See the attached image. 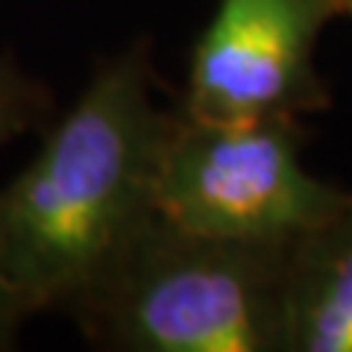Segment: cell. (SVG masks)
<instances>
[{
  "label": "cell",
  "instance_id": "6da1fadb",
  "mask_svg": "<svg viewBox=\"0 0 352 352\" xmlns=\"http://www.w3.org/2000/svg\"><path fill=\"white\" fill-rule=\"evenodd\" d=\"M147 36L97 62L32 162L0 188V276L30 317L68 305L156 214L176 109L156 100Z\"/></svg>",
  "mask_w": 352,
  "mask_h": 352
},
{
  "label": "cell",
  "instance_id": "7a4b0ae2",
  "mask_svg": "<svg viewBox=\"0 0 352 352\" xmlns=\"http://www.w3.org/2000/svg\"><path fill=\"white\" fill-rule=\"evenodd\" d=\"M288 250L153 214L65 314L109 352H285Z\"/></svg>",
  "mask_w": 352,
  "mask_h": 352
},
{
  "label": "cell",
  "instance_id": "3957f363",
  "mask_svg": "<svg viewBox=\"0 0 352 352\" xmlns=\"http://www.w3.org/2000/svg\"><path fill=\"white\" fill-rule=\"evenodd\" d=\"M300 129V118L217 124L176 109L156 170V214L208 238L294 244L352 197L305 170Z\"/></svg>",
  "mask_w": 352,
  "mask_h": 352
},
{
  "label": "cell",
  "instance_id": "277c9868",
  "mask_svg": "<svg viewBox=\"0 0 352 352\" xmlns=\"http://www.w3.org/2000/svg\"><path fill=\"white\" fill-rule=\"evenodd\" d=\"M340 12V0H220L194 44L179 112L232 124L326 109L314 50Z\"/></svg>",
  "mask_w": 352,
  "mask_h": 352
},
{
  "label": "cell",
  "instance_id": "5b68a950",
  "mask_svg": "<svg viewBox=\"0 0 352 352\" xmlns=\"http://www.w3.org/2000/svg\"><path fill=\"white\" fill-rule=\"evenodd\" d=\"M285 352H352V197L288 250Z\"/></svg>",
  "mask_w": 352,
  "mask_h": 352
},
{
  "label": "cell",
  "instance_id": "8992f818",
  "mask_svg": "<svg viewBox=\"0 0 352 352\" xmlns=\"http://www.w3.org/2000/svg\"><path fill=\"white\" fill-rule=\"evenodd\" d=\"M50 112V91L12 56H0V147L38 126Z\"/></svg>",
  "mask_w": 352,
  "mask_h": 352
},
{
  "label": "cell",
  "instance_id": "52a82bcc",
  "mask_svg": "<svg viewBox=\"0 0 352 352\" xmlns=\"http://www.w3.org/2000/svg\"><path fill=\"white\" fill-rule=\"evenodd\" d=\"M30 320V314L24 311V305L18 302V296L12 288L0 276V352H9L18 346L21 326Z\"/></svg>",
  "mask_w": 352,
  "mask_h": 352
},
{
  "label": "cell",
  "instance_id": "ba28073f",
  "mask_svg": "<svg viewBox=\"0 0 352 352\" xmlns=\"http://www.w3.org/2000/svg\"><path fill=\"white\" fill-rule=\"evenodd\" d=\"M340 9H344V12H349V15H352V0H340Z\"/></svg>",
  "mask_w": 352,
  "mask_h": 352
}]
</instances>
